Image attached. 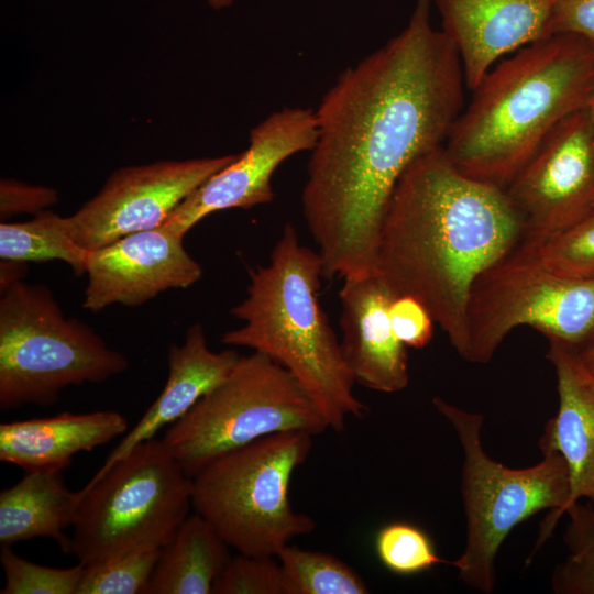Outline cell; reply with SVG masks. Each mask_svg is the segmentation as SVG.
Here are the masks:
<instances>
[{
	"label": "cell",
	"instance_id": "obj_32",
	"mask_svg": "<svg viewBox=\"0 0 594 594\" xmlns=\"http://www.w3.org/2000/svg\"><path fill=\"white\" fill-rule=\"evenodd\" d=\"M552 33L575 34L594 42V0H560L553 14Z\"/></svg>",
	"mask_w": 594,
	"mask_h": 594
},
{
	"label": "cell",
	"instance_id": "obj_34",
	"mask_svg": "<svg viewBox=\"0 0 594 594\" xmlns=\"http://www.w3.org/2000/svg\"><path fill=\"white\" fill-rule=\"evenodd\" d=\"M578 351L585 365L594 374V339Z\"/></svg>",
	"mask_w": 594,
	"mask_h": 594
},
{
	"label": "cell",
	"instance_id": "obj_9",
	"mask_svg": "<svg viewBox=\"0 0 594 594\" xmlns=\"http://www.w3.org/2000/svg\"><path fill=\"white\" fill-rule=\"evenodd\" d=\"M329 429L302 385L280 364L253 352L166 431L163 441L189 477L220 455L266 436Z\"/></svg>",
	"mask_w": 594,
	"mask_h": 594
},
{
	"label": "cell",
	"instance_id": "obj_23",
	"mask_svg": "<svg viewBox=\"0 0 594 594\" xmlns=\"http://www.w3.org/2000/svg\"><path fill=\"white\" fill-rule=\"evenodd\" d=\"M290 594H366L360 574L339 558L320 551L285 546L277 554Z\"/></svg>",
	"mask_w": 594,
	"mask_h": 594
},
{
	"label": "cell",
	"instance_id": "obj_3",
	"mask_svg": "<svg viewBox=\"0 0 594 594\" xmlns=\"http://www.w3.org/2000/svg\"><path fill=\"white\" fill-rule=\"evenodd\" d=\"M594 42L554 34L498 61L471 91L443 150L462 174L503 189L551 131L585 109Z\"/></svg>",
	"mask_w": 594,
	"mask_h": 594
},
{
	"label": "cell",
	"instance_id": "obj_16",
	"mask_svg": "<svg viewBox=\"0 0 594 594\" xmlns=\"http://www.w3.org/2000/svg\"><path fill=\"white\" fill-rule=\"evenodd\" d=\"M342 280L340 345L355 382L382 393L405 389L407 348L396 337L389 316L396 295L376 273Z\"/></svg>",
	"mask_w": 594,
	"mask_h": 594
},
{
	"label": "cell",
	"instance_id": "obj_7",
	"mask_svg": "<svg viewBox=\"0 0 594 594\" xmlns=\"http://www.w3.org/2000/svg\"><path fill=\"white\" fill-rule=\"evenodd\" d=\"M312 438L278 432L220 455L193 477V508L238 553L277 557L290 539L316 528L289 499L292 476L307 460Z\"/></svg>",
	"mask_w": 594,
	"mask_h": 594
},
{
	"label": "cell",
	"instance_id": "obj_2",
	"mask_svg": "<svg viewBox=\"0 0 594 594\" xmlns=\"http://www.w3.org/2000/svg\"><path fill=\"white\" fill-rule=\"evenodd\" d=\"M522 235L506 190L462 174L441 146L416 158L397 182L375 273L396 296L418 299L464 359L472 286Z\"/></svg>",
	"mask_w": 594,
	"mask_h": 594
},
{
	"label": "cell",
	"instance_id": "obj_30",
	"mask_svg": "<svg viewBox=\"0 0 594 594\" xmlns=\"http://www.w3.org/2000/svg\"><path fill=\"white\" fill-rule=\"evenodd\" d=\"M389 316L396 337L406 348L421 349L431 341L435 320L418 299L396 296Z\"/></svg>",
	"mask_w": 594,
	"mask_h": 594
},
{
	"label": "cell",
	"instance_id": "obj_29",
	"mask_svg": "<svg viewBox=\"0 0 594 594\" xmlns=\"http://www.w3.org/2000/svg\"><path fill=\"white\" fill-rule=\"evenodd\" d=\"M276 557L238 553L216 580L215 594H290L289 584Z\"/></svg>",
	"mask_w": 594,
	"mask_h": 594
},
{
	"label": "cell",
	"instance_id": "obj_14",
	"mask_svg": "<svg viewBox=\"0 0 594 594\" xmlns=\"http://www.w3.org/2000/svg\"><path fill=\"white\" fill-rule=\"evenodd\" d=\"M82 308L99 312L121 304L138 307L169 289L188 288L202 275L184 238L160 226L90 251Z\"/></svg>",
	"mask_w": 594,
	"mask_h": 594
},
{
	"label": "cell",
	"instance_id": "obj_36",
	"mask_svg": "<svg viewBox=\"0 0 594 594\" xmlns=\"http://www.w3.org/2000/svg\"><path fill=\"white\" fill-rule=\"evenodd\" d=\"M213 9H222L231 6L234 0H207Z\"/></svg>",
	"mask_w": 594,
	"mask_h": 594
},
{
	"label": "cell",
	"instance_id": "obj_31",
	"mask_svg": "<svg viewBox=\"0 0 594 594\" xmlns=\"http://www.w3.org/2000/svg\"><path fill=\"white\" fill-rule=\"evenodd\" d=\"M58 200L57 191L15 179H1L0 217L2 221L18 213L37 215Z\"/></svg>",
	"mask_w": 594,
	"mask_h": 594
},
{
	"label": "cell",
	"instance_id": "obj_28",
	"mask_svg": "<svg viewBox=\"0 0 594 594\" xmlns=\"http://www.w3.org/2000/svg\"><path fill=\"white\" fill-rule=\"evenodd\" d=\"M0 563L4 575L1 594H77L85 565L52 568L18 556L2 547Z\"/></svg>",
	"mask_w": 594,
	"mask_h": 594
},
{
	"label": "cell",
	"instance_id": "obj_8",
	"mask_svg": "<svg viewBox=\"0 0 594 594\" xmlns=\"http://www.w3.org/2000/svg\"><path fill=\"white\" fill-rule=\"evenodd\" d=\"M80 494L70 553L88 566L169 543L193 507V479L152 438L92 476Z\"/></svg>",
	"mask_w": 594,
	"mask_h": 594
},
{
	"label": "cell",
	"instance_id": "obj_12",
	"mask_svg": "<svg viewBox=\"0 0 594 594\" xmlns=\"http://www.w3.org/2000/svg\"><path fill=\"white\" fill-rule=\"evenodd\" d=\"M505 190L524 221L522 238L554 233L591 212L594 131L586 109L559 123Z\"/></svg>",
	"mask_w": 594,
	"mask_h": 594
},
{
	"label": "cell",
	"instance_id": "obj_25",
	"mask_svg": "<svg viewBox=\"0 0 594 594\" xmlns=\"http://www.w3.org/2000/svg\"><path fill=\"white\" fill-rule=\"evenodd\" d=\"M564 515L568 524L563 542L568 556L552 572V592L594 594V505L579 501Z\"/></svg>",
	"mask_w": 594,
	"mask_h": 594
},
{
	"label": "cell",
	"instance_id": "obj_20",
	"mask_svg": "<svg viewBox=\"0 0 594 594\" xmlns=\"http://www.w3.org/2000/svg\"><path fill=\"white\" fill-rule=\"evenodd\" d=\"M63 470L44 468L26 471L11 487L0 493V543L34 538H52L70 553V538L64 530L73 526L81 497L64 482Z\"/></svg>",
	"mask_w": 594,
	"mask_h": 594
},
{
	"label": "cell",
	"instance_id": "obj_6",
	"mask_svg": "<svg viewBox=\"0 0 594 594\" xmlns=\"http://www.w3.org/2000/svg\"><path fill=\"white\" fill-rule=\"evenodd\" d=\"M88 324L64 316L50 288L20 280L0 298V409L51 406L69 386L129 369Z\"/></svg>",
	"mask_w": 594,
	"mask_h": 594
},
{
	"label": "cell",
	"instance_id": "obj_35",
	"mask_svg": "<svg viewBox=\"0 0 594 594\" xmlns=\"http://www.w3.org/2000/svg\"><path fill=\"white\" fill-rule=\"evenodd\" d=\"M585 109L587 111V114H588V118H590V121L594 131V81H593V86H592L591 94H590Z\"/></svg>",
	"mask_w": 594,
	"mask_h": 594
},
{
	"label": "cell",
	"instance_id": "obj_1",
	"mask_svg": "<svg viewBox=\"0 0 594 594\" xmlns=\"http://www.w3.org/2000/svg\"><path fill=\"white\" fill-rule=\"evenodd\" d=\"M430 6L417 0L406 28L342 72L315 111L318 140L301 204L324 278L375 273L397 182L443 146L463 109L461 61L432 26Z\"/></svg>",
	"mask_w": 594,
	"mask_h": 594
},
{
	"label": "cell",
	"instance_id": "obj_18",
	"mask_svg": "<svg viewBox=\"0 0 594 594\" xmlns=\"http://www.w3.org/2000/svg\"><path fill=\"white\" fill-rule=\"evenodd\" d=\"M240 356L234 350L212 351L202 326H190L184 343L169 346L168 375L162 392L94 476L101 475L138 444L154 438L163 427L183 418L229 375Z\"/></svg>",
	"mask_w": 594,
	"mask_h": 594
},
{
	"label": "cell",
	"instance_id": "obj_27",
	"mask_svg": "<svg viewBox=\"0 0 594 594\" xmlns=\"http://www.w3.org/2000/svg\"><path fill=\"white\" fill-rule=\"evenodd\" d=\"M375 550L382 564L399 575L417 574L437 564H453L438 556L422 529L404 521L382 527L376 534Z\"/></svg>",
	"mask_w": 594,
	"mask_h": 594
},
{
	"label": "cell",
	"instance_id": "obj_21",
	"mask_svg": "<svg viewBox=\"0 0 594 594\" xmlns=\"http://www.w3.org/2000/svg\"><path fill=\"white\" fill-rule=\"evenodd\" d=\"M230 546L199 514L188 516L162 551L143 594H210Z\"/></svg>",
	"mask_w": 594,
	"mask_h": 594
},
{
	"label": "cell",
	"instance_id": "obj_5",
	"mask_svg": "<svg viewBox=\"0 0 594 594\" xmlns=\"http://www.w3.org/2000/svg\"><path fill=\"white\" fill-rule=\"evenodd\" d=\"M432 404L452 426L463 454L461 496L465 543L452 565L463 583L488 594L495 588L498 550L517 525L548 510L530 559L552 535L570 495L568 466L556 451H541L542 459L528 468L506 466L492 459L483 447V415L459 408L441 397H435Z\"/></svg>",
	"mask_w": 594,
	"mask_h": 594
},
{
	"label": "cell",
	"instance_id": "obj_4",
	"mask_svg": "<svg viewBox=\"0 0 594 594\" xmlns=\"http://www.w3.org/2000/svg\"><path fill=\"white\" fill-rule=\"evenodd\" d=\"M323 265L287 223L270 263L250 272L245 298L231 309L243 326L223 333L226 345L245 346L285 367L307 391L329 429L344 430L348 417L367 406L353 392L355 380L323 311L318 292Z\"/></svg>",
	"mask_w": 594,
	"mask_h": 594
},
{
	"label": "cell",
	"instance_id": "obj_19",
	"mask_svg": "<svg viewBox=\"0 0 594 594\" xmlns=\"http://www.w3.org/2000/svg\"><path fill=\"white\" fill-rule=\"evenodd\" d=\"M127 419L114 410L61 413L2 422L0 460L25 471L69 466L75 454L91 451L124 433Z\"/></svg>",
	"mask_w": 594,
	"mask_h": 594
},
{
	"label": "cell",
	"instance_id": "obj_26",
	"mask_svg": "<svg viewBox=\"0 0 594 594\" xmlns=\"http://www.w3.org/2000/svg\"><path fill=\"white\" fill-rule=\"evenodd\" d=\"M163 548L144 546L110 561L85 566L77 594L144 593Z\"/></svg>",
	"mask_w": 594,
	"mask_h": 594
},
{
	"label": "cell",
	"instance_id": "obj_11",
	"mask_svg": "<svg viewBox=\"0 0 594 594\" xmlns=\"http://www.w3.org/2000/svg\"><path fill=\"white\" fill-rule=\"evenodd\" d=\"M238 154L160 161L113 172L102 188L67 217L74 241L92 251L162 226L177 206Z\"/></svg>",
	"mask_w": 594,
	"mask_h": 594
},
{
	"label": "cell",
	"instance_id": "obj_33",
	"mask_svg": "<svg viewBox=\"0 0 594 594\" xmlns=\"http://www.w3.org/2000/svg\"><path fill=\"white\" fill-rule=\"evenodd\" d=\"M28 272L26 263L12 260H1L0 262V290H7L14 283L23 280Z\"/></svg>",
	"mask_w": 594,
	"mask_h": 594
},
{
	"label": "cell",
	"instance_id": "obj_10",
	"mask_svg": "<svg viewBox=\"0 0 594 594\" xmlns=\"http://www.w3.org/2000/svg\"><path fill=\"white\" fill-rule=\"evenodd\" d=\"M519 326L582 349L594 339V280L562 276L515 248L472 286L464 360L487 363Z\"/></svg>",
	"mask_w": 594,
	"mask_h": 594
},
{
	"label": "cell",
	"instance_id": "obj_13",
	"mask_svg": "<svg viewBox=\"0 0 594 594\" xmlns=\"http://www.w3.org/2000/svg\"><path fill=\"white\" fill-rule=\"evenodd\" d=\"M317 140L316 113L311 109L273 112L251 130L249 147L189 194L163 226L184 238L213 212L271 202L275 169L292 155L311 151Z\"/></svg>",
	"mask_w": 594,
	"mask_h": 594
},
{
	"label": "cell",
	"instance_id": "obj_22",
	"mask_svg": "<svg viewBox=\"0 0 594 594\" xmlns=\"http://www.w3.org/2000/svg\"><path fill=\"white\" fill-rule=\"evenodd\" d=\"M90 251L70 235L67 217L48 210L23 222L0 223V258L22 263L54 260L67 263L76 275L85 274Z\"/></svg>",
	"mask_w": 594,
	"mask_h": 594
},
{
	"label": "cell",
	"instance_id": "obj_17",
	"mask_svg": "<svg viewBox=\"0 0 594 594\" xmlns=\"http://www.w3.org/2000/svg\"><path fill=\"white\" fill-rule=\"evenodd\" d=\"M547 359L556 372L559 405L544 425L539 447L560 453L568 466L570 495L564 516L579 501L594 505V374L578 349L558 340H549Z\"/></svg>",
	"mask_w": 594,
	"mask_h": 594
},
{
	"label": "cell",
	"instance_id": "obj_24",
	"mask_svg": "<svg viewBox=\"0 0 594 594\" xmlns=\"http://www.w3.org/2000/svg\"><path fill=\"white\" fill-rule=\"evenodd\" d=\"M516 248L562 276L594 280V209L560 231L522 238Z\"/></svg>",
	"mask_w": 594,
	"mask_h": 594
},
{
	"label": "cell",
	"instance_id": "obj_15",
	"mask_svg": "<svg viewBox=\"0 0 594 594\" xmlns=\"http://www.w3.org/2000/svg\"><path fill=\"white\" fill-rule=\"evenodd\" d=\"M560 0H436L472 91L502 58L552 33Z\"/></svg>",
	"mask_w": 594,
	"mask_h": 594
}]
</instances>
